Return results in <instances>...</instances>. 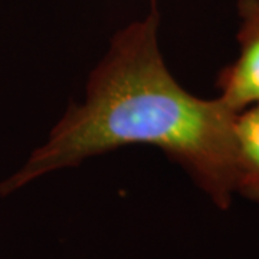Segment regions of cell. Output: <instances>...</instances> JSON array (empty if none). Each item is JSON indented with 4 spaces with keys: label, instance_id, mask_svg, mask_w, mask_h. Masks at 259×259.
<instances>
[{
    "label": "cell",
    "instance_id": "3",
    "mask_svg": "<svg viewBox=\"0 0 259 259\" xmlns=\"http://www.w3.org/2000/svg\"><path fill=\"white\" fill-rule=\"evenodd\" d=\"M235 150L236 194L259 203V104L236 114Z\"/></svg>",
    "mask_w": 259,
    "mask_h": 259
},
{
    "label": "cell",
    "instance_id": "2",
    "mask_svg": "<svg viewBox=\"0 0 259 259\" xmlns=\"http://www.w3.org/2000/svg\"><path fill=\"white\" fill-rule=\"evenodd\" d=\"M239 56L218 76L219 100L233 112L259 104V0H238Z\"/></svg>",
    "mask_w": 259,
    "mask_h": 259
},
{
    "label": "cell",
    "instance_id": "1",
    "mask_svg": "<svg viewBox=\"0 0 259 259\" xmlns=\"http://www.w3.org/2000/svg\"><path fill=\"white\" fill-rule=\"evenodd\" d=\"M157 3L112 39L90 78L87 100L72 107L26 164L0 183V196L58 168L128 144L161 148L185 167L221 210L236 194V112L219 98L183 90L160 55Z\"/></svg>",
    "mask_w": 259,
    "mask_h": 259
}]
</instances>
